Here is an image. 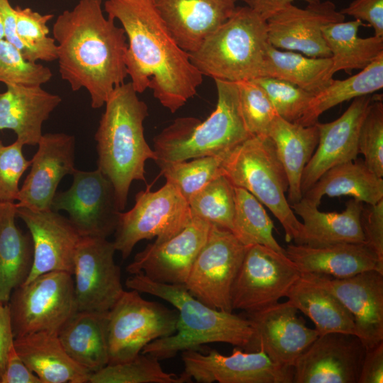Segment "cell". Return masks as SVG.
<instances>
[{"label":"cell","mask_w":383,"mask_h":383,"mask_svg":"<svg viewBox=\"0 0 383 383\" xmlns=\"http://www.w3.org/2000/svg\"><path fill=\"white\" fill-rule=\"evenodd\" d=\"M104 11L119 21L128 38L126 65L137 93L150 89L171 113L196 95L203 75L172 38L153 0H106Z\"/></svg>","instance_id":"obj_1"},{"label":"cell","mask_w":383,"mask_h":383,"mask_svg":"<svg viewBox=\"0 0 383 383\" xmlns=\"http://www.w3.org/2000/svg\"><path fill=\"white\" fill-rule=\"evenodd\" d=\"M101 0H80L52 26L59 73L74 91L85 89L93 109L103 106L128 76L126 35L104 15Z\"/></svg>","instance_id":"obj_2"},{"label":"cell","mask_w":383,"mask_h":383,"mask_svg":"<svg viewBox=\"0 0 383 383\" xmlns=\"http://www.w3.org/2000/svg\"><path fill=\"white\" fill-rule=\"evenodd\" d=\"M126 286L169 302L179 315L176 332L150 343L141 353L161 360L172 358L179 352L198 350L209 343H226L250 350L254 331L248 317L207 306L194 297L184 284L157 282L143 274H135L126 279Z\"/></svg>","instance_id":"obj_3"},{"label":"cell","mask_w":383,"mask_h":383,"mask_svg":"<svg viewBox=\"0 0 383 383\" xmlns=\"http://www.w3.org/2000/svg\"><path fill=\"white\" fill-rule=\"evenodd\" d=\"M137 94L131 82L116 87L104 104L94 135L98 170L112 183L121 211L132 182H145V162L155 159L144 136L148 106Z\"/></svg>","instance_id":"obj_4"},{"label":"cell","mask_w":383,"mask_h":383,"mask_svg":"<svg viewBox=\"0 0 383 383\" xmlns=\"http://www.w3.org/2000/svg\"><path fill=\"white\" fill-rule=\"evenodd\" d=\"M213 80L217 104L206 120L177 118L154 138V161L157 165L204 156L225 155L251 136L240 113L237 83Z\"/></svg>","instance_id":"obj_5"},{"label":"cell","mask_w":383,"mask_h":383,"mask_svg":"<svg viewBox=\"0 0 383 383\" xmlns=\"http://www.w3.org/2000/svg\"><path fill=\"white\" fill-rule=\"evenodd\" d=\"M269 45L267 21L248 6H236L229 18L189 55L203 76L238 82L260 77Z\"/></svg>","instance_id":"obj_6"},{"label":"cell","mask_w":383,"mask_h":383,"mask_svg":"<svg viewBox=\"0 0 383 383\" xmlns=\"http://www.w3.org/2000/svg\"><path fill=\"white\" fill-rule=\"evenodd\" d=\"M223 174L266 206L282 224L287 243L296 242L302 227L285 193L288 179L267 135H251L223 156Z\"/></svg>","instance_id":"obj_7"},{"label":"cell","mask_w":383,"mask_h":383,"mask_svg":"<svg viewBox=\"0 0 383 383\" xmlns=\"http://www.w3.org/2000/svg\"><path fill=\"white\" fill-rule=\"evenodd\" d=\"M178 319L176 309L124 290L107 312L109 364L131 360L150 343L174 334Z\"/></svg>","instance_id":"obj_8"},{"label":"cell","mask_w":383,"mask_h":383,"mask_svg":"<svg viewBox=\"0 0 383 383\" xmlns=\"http://www.w3.org/2000/svg\"><path fill=\"white\" fill-rule=\"evenodd\" d=\"M15 338L48 331L58 333L77 311L72 275L52 271L14 289L9 299Z\"/></svg>","instance_id":"obj_9"},{"label":"cell","mask_w":383,"mask_h":383,"mask_svg":"<svg viewBox=\"0 0 383 383\" xmlns=\"http://www.w3.org/2000/svg\"><path fill=\"white\" fill-rule=\"evenodd\" d=\"M150 187L137 193L133 207L119 214L113 243L123 260L139 241L156 237L155 243H163L192 218L187 201L173 185L166 182L158 190L151 191Z\"/></svg>","instance_id":"obj_10"},{"label":"cell","mask_w":383,"mask_h":383,"mask_svg":"<svg viewBox=\"0 0 383 383\" xmlns=\"http://www.w3.org/2000/svg\"><path fill=\"white\" fill-rule=\"evenodd\" d=\"M301 275L286 254L249 245L231 289L233 311L250 314L279 302Z\"/></svg>","instance_id":"obj_11"},{"label":"cell","mask_w":383,"mask_h":383,"mask_svg":"<svg viewBox=\"0 0 383 383\" xmlns=\"http://www.w3.org/2000/svg\"><path fill=\"white\" fill-rule=\"evenodd\" d=\"M248 247L231 231L211 224L184 286L207 306L233 312L231 289Z\"/></svg>","instance_id":"obj_12"},{"label":"cell","mask_w":383,"mask_h":383,"mask_svg":"<svg viewBox=\"0 0 383 383\" xmlns=\"http://www.w3.org/2000/svg\"><path fill=\"white\" fill-rule=\"evenodd\" d=\"M72 175L71 187L56 192L51 209L67 211L82 237L107 238L114 233L121 213L112 183L98 169H76Z\"/></svg>","instance_id":"obj_13"},{"label":"cell","mask_w":383,"mask_h":383,"mask_svg":"<svg viewBox=\"0 0 383 383\" xmlns=\"http://www.w3.org/2000/svg\"><path fill=\"white\" fill-rule=\"evenodd\" d=\"M181 357V375L187 382L293 383L294 367L275 363L262 350L243 352L235 347L231 355H223L216 350L208 354L187 350Z\"/></svg>","instance_id":"obj_14"},{"label":"cell","mask_w":383,"mask_h":383,"mask_svg":"<svg viewBox=\"0 0 383 383\" xmlns=\"http://www.w3.org/2000/svg\"><path fill=\"white\" fill-rule=\"evenodd\" d=\"M115 251L106 238L81 237L72 274L77 311L107 312L124 291Z\"/></svg>","instance_id":"obj_15"},{"label":"cell","mask_w":383,"mask_h":383,"mask_svg":"<svg viewBox=\"0 0 383 383\" xmlns=\"http://www.w3.org/2000/svg\"><path fill=\"white\" fill-rule=\"evenodd\" d=\"M365 351L356 335H319L295 361L293 383H358Z\"/></svg>","instance_id":"obj_16"},{"label":"cell","mask_w":383,"mask_h":383,"mask_svg":"<svg viewBox=\"0 0 383 383\" xmlns=\"http://www.w3.org/2000/svg\"><path fill=\"white\" fill-rule=\"evenodd\" d=\"M345 16L330 0H318L299 8L289 4L267 20L270 44L313 57H331L322 29Z\"/></svg>","instance_id":"obj_17"},{"label":"cell","mask_w":383,"mask_h":383,"mask_svg":"<svg viewBox=\"0 0 383 383\" xmlns=\"http://www.w3.org/2000/svg\"><path fill=\"white\" fill-rule=\"evenodd\" d=\"M211 225L192 216L175 235L163 243L148 244L138 252L126 271L131 274H143L157 282L184 284L208 238Z\"/></svg>","instance_id":"obj_18"},{"label":"cell","mask_w":383,"mask_h":383,"mask_svg":"<svg viewBox=\"0 0 383 383\" xmlns=\"http://www.w3.org/2000/svg\"><path fill=\"white\" fill-rule=\"evenodd\" d=\"M16 216L28 228L33 248L31 270L24 283L52 271L72 275L74 255L82 236L69 218L52 209L25 207H17Z\"/></svg>","instance_id":"obj_19"},{"label":"cell","mask_w":383,"mask_h":383,"mask_svg":"<svg viewBox=\"0 0 383 383\" xmlns=\"http://www.w3.org/2000/svg\"><path fill=\"white\" fill-rule=\"evenodd\" d=\"M288 301L247 314L254 334L250 351L262 350L275 363L293 367L298 357L318 337Z\"/></svg>","instance_id":"obj_20"},{"label":"cell","mask_w":383,"mask_h":383,"mask_svg":"<svg viewBox=\"0 0 383 383\" xmlns=\"http://www.w3.org/2000/svg\"><path fill=\"white\" fill-rule=\"evenodd\" d=\"M38 146L30 160V170L20 189L16 206L44 211L51 209L61 179L76 170L75 139L63 133H45Z\"/></svg>","instance_id":"obj_21"},{"label":"cell","mask_w":383,"mask_h":383,"mask_svg":"<svg viewBox=\"0 0 383 383\" xmlns=\"http://www.w3.org/2000/svg\"><path fill=\"white\" fill-rule=\"evenodd\" d=\"M372 100L370 95L355 98L337 119L328 123H316L318 142L302 174L303 195L327 170L357 159L360 129Z\"/></svg>","instance_id":"obj_22"},{"label":"cell","mask_w":383,"mask_h":383,"mask_svg":"<svg viewBox=\"0 0 383 383\" xmlns=\"http://www.w3.org/2000/svg\"><path fill=\"white\" fill-rule=\"evenodd\" d=\"M320 275L353 316L365 348L383 342V272L367 270L344 279Z\"/></svg>","instance_id":"obj_23"},{"label":"cell","mask_w":383,"mask_h":383,"mask_svg":"<svg viewBox=\"0 0 383 383\" xmlns=\"http://www.w3.org/2000/svg\"><path fill=\"white\" fill-rule=\"evenodd\" d=\"M153 1L174 40L189 53L229 18L238 0Z\"/></svg>","instance_id":"obj_24"},{"label":"cell","mask_w":383,"mask_h":383,"mask_svg":"<svg viewBox=\"0 0 383 383\" xmlns=\"http://www.w3.org/2000/svg\"><path fill=\"white\" fill-rule=\"evenodd\" d=\"M285 252L301 273L344 279L367 270L383 272V259L365 243L322 247L289 244Z\"/></svg>","instance_id":"obj_25"},{"label":"cell","mask_w":383,"mask_h":383,"mask_svg":"<svg viewBox=\"0 0 383 383\" xmlns=\"http://www.w3.org/2000/svg\"><path fill=\"white\" fill-rule=\"evenodd\" d=\"M0 93V131L12 130L18 142L38 145L43 135L42 126L62 101L60 96L41 87L6 85Z\"/></svg>","instance_id":"obj_26"},{"label":"cell","mask_w":383,"mask_h":383,"mask_svg":"<svg viewBox=\"0 0 383 383\" xmlns=\"http://www.w3.org/2000/svg\"><path fill=\"white\" fill-rule=\"evenodd\" d=\"M290 206L303 220L295 244L322 247L343 243H365L360 225L363 203L355 199L348 200L341 213L322 212L318 206L304 197Z\"/></svg>","instance_id":"obj_27"},{"label":"cell","mask_w":383,"mask_h":383,"mask_svg":"<svg viewBox=\"0 0 383 383\" xmlns=\"http://www.w3.org/2000/svg\"><path fill=\"white\" fill-rule=\"evenodd\" d=\"M15 349L26 365L42 383H87L91 373L65 352L57 333L40 331L13 340Z\"/></svg>","instance_id":"obj_28"},{"label":"cell","mask_w":383,"mask_h":383,"mask_svg":"<svg viewBox=\"0 0 383 383\" xmlns=\"http://www.w3.org/2000/svg\"><path fill=\"white\" fill-rule=\"evenodd\" d=\"M285 297L313 322L318 335L331 332L356 335L353 316L320 274L301 273Z\"/></svg>","instance_id":"obj_29"},{"label":"cell","mask_w":383,"mask_h":383,"mask_svg":"<svg viewBox=\"0 0 383 383\" xmlns=\"http://www.w3.org/2000/svg\"><path fill=\"white\" fill-rule=\"evenodd\" d=\"M107 312L77 311L57 333L67 355L91 374L109 364Z\"/></svg>","instance_id":"obj_30"},{"label":"cell","mask_w":383,"mask_h":383,"mask_svg":"<svg viewBox=\"0 0 383 383\" xmlns=\"http://www.w3.org/2000/svg\"><path fill=\"white\" fill-rule=\"evenodd\" d=\"M268 136L287 177V200L290 204L297 203L303 198L301 182L304 170L318 145V128L316 123L304 126L277 116Z\"/></svg>","instance_id":"obj_31"},{"label":"cell","mask_w":383,"mask_h":383,"mask_svg":"<svg viewBox=\"0 0 383 383\" xmlns=\"http://www.w3.org/2000/svg\"><path fill=\"white\" fill-rule=\"evenodd\" d=\"M16 211L15 203H0V301L4 303L24 283L33 264L32 238L16 226Z\"/></svg>","instance_id":"obj_32"},{"label":"cell","mask_w":383,"mask_h":383,"mask_svg":"<svg viewBox=\"0 0 383 383\" xmlns=\"http://www.w3.org/2000/svg\"><path fill=\"white\" fill-rule=\"evenodd\" d=\"M350 196L363 204H374L383 199V179L363 160H354L327 170L303 197L319 206L323 196Z\"/></svg>","instance_id":"obj_33"},{"label":"cell","mask_w":383,"mask_h":383,"mask_svg":"<svg viewBox=\"0 0 383 383\" xmlns=\"http://www.w3.org/2000/svg\"><path fill=\"white\" fill-rule=\"evenodd\" d=\"M331 57H313L300 52L280 50L269 45L260 77L290 82L313 96L332 81Z\"/></svg>","instance_id":"obj_34"},{"label":"cell","mask_w":383,"mask_h":383,"mask_svg":"<svg viewBox=\"0 0 383 383\" xmlns=\"http://www.w3.org/2000/svg\"><path fill=\"white\" fill-rule=\"evenodd\" d=\"M362 26H365L362 21L355 19L330 23L323 28V38L331 52L333 76L340 70H361L383 53V37L358 36Z\"/></svg>","instance_id":"obj_35"},{"label":"cell","mask_w":383,"mask_h":383,"mask_svg":"<svg viewBox=\"0 0 383 383\" xmlns=\"http://www.w3.org/2000/svg\"><path fill=\"white\" fill-rule=\"evenodd\" d=\"M383 53L358 73L331 83L311 99L302 116L296 122L304 126L314 125L327 110L344 102L382 89Z\"/></svg>","instance_id":"obj_36"},{"label":"cell","mask_w":383,"mask_h":383,"mask_svg":"<svg viewBox=\"0 0 383 383\" xmlns=\"http://www.w3.org/2000/svg\"><path fill=\"white\" fill-rule=\"evenodd\" d=\"M234 191L235 236L246 246L262 245L286 254L273 236V223L260 201L243 188L234 187Z\"/></svg>","instance_id":"obj_37"},{"label":"cell","mask_w":383,"mask_h":383,"mask_svg":"<svg viewBox=\"0 0 383 383\" xmlns=\"http://www.w3.org/2000/svg\"><path fill=\"white\" fill-rule=\"evenodd\" d=\"M188 204L193 216L233 231L235 191L225 175L209 182L189 199Z\"/></svg>","instance_id":"obj_38"},{"label":"cell","mask_w":383,"mask_h":383,"mask_svg":"<svg viewBox=\"0 0 383 383\" xmlns=\"http://www.w3.org/2000/svg\"><path fill=\"white\" fill-rule=\"evenodd\" d=\"M159 360L149 354L140 353L131 360L109 364L90 374V383H183L180 374L165 372Z\"/></svg>","instance_id":"obj_39"},{"label":"cell","mask_w":383,"mask_h":383,"mask_svg":"<svg viewBox=\"0 0 383 383\" xmlns=\"http://www.w3.org/2000/svg\"><path fill=\"white\" fill-rule=\"evenodd\" d=\"M224 155H210L187 160L164 162L157 166L166 182L173 185L187 201L209 182L223 174Z\"/></svg>","instance_id":"obj_40"},{"label":"cell","mask_w":383,"mask_h":383,"mask_svg":"<svg viewBox=\"0 0 383 383\" xmlns=\"http://www.w3.org/2000/svg\"><path fill=\"white\" fill-rule=\"evenodd\" d=\"M14 10L17 35L26 48L25 60L33 62L56 60L57 44L53 38L48 36L50 30L47 26L53 15H42L28 7L16 6Z\"/></svg>","instance_id":"obj_41"},{"label":"cell","mask_w":383,"mask_h":383,"mask_svg":"<svg viewBox=\"0 0 383 383\" xmlns=\"http://www.w3.org/2000/svg\"><path fill=\"white\" fill-rule=\"evenodd\" d=\"M240 113L250 135H267L278 116L264 90L254 81L238 82Z\"/></svg>","instance_id":"obj_42"},{"label":"cell","mask_w":383,"mask_h":383,"mask_svg":"<svg viewBox=\"0 0 383 383\" xmlns=\"http://www.w3.org/2000/svg\"><path fill=\"white\" fill-rule=\"evenodd\" d=\"M50 68L23 58L5 39L0 40V82L6 85L41 87L52 78Z\"/></svg>","instance_id":"obj_43"},{"label":"cell","mask_w":383,"mask_h":383,"mask_svg":"<svg viewBox=\"0 0 383 383\" xmlns=\"http://www.w3.org/2000/svg\"><path fill=\"white\" fill-rule=\"evenodd\" d=\"M254 80L265 92L277 115L296 123L304 114L313 95L284 80L261 77Z\"/></svg>","instance_id":"obj_44"},{"label":"cell","mask_w":383,"mask_h":383,"mask_svg":"<svg viewBox=\"0 0 383 383\" xmlns=\"http://www.w3.org/2000/svg\"><path fill=\"white\" fill-rule=\"evenodd\" d=\"M370 104L358 137V152L374 173L383 177V103L376 99Z\"/></svg>","instance_id":"obj_45"},{"label":"cell","mask_w":383,"mask_h":383,"mask_svg":"<svg viewBox=\"0 0 383 383\" xmlns=\"http://www.w3.org/2000/svg\"><path fill=\"white\" fill-rule=\"evenodd\" d=\"M23 146L18 140L9 145L0 141V203L18 200L19 180L30 165L23 155Z\"/></svg>","instance_id":"obj_46"},{"label":"cell","mask_w":383,"mask_h":383,"mask_svg":"<svg viewBox=\"0 0 383 383\" xmlns=\"http://www.w3.org/2000/svg\"><path fill=\"white\" fill-rule=\"evenodd\" d=\"M360 225L365 243L383 259V199L374 204H363Z\"/></svg>","instance_id":"obj_47"},{"label":"cell","mask_w":383,"mask_h":383,"mask_svg":"<svg viewBox=\"0 0 383 383\" xmlns=\"http://www.w3.org/2000/svg\"><path fill=\"white\" fill-rule=\"evenodd\" d=\"M340 11L344 16L367 22L374 35L383 37V0H353Z\"/></svg>","instance_id":"obj_48"},{"label":"cell","mask_w":383,"mask_h":383,"mask_svg":"<svg viewBox=\"0 0 383 383\" xmlns=\"http://www.w3.org/2000/svg\"><path fill=\"white\" fill-rule=\"evenodd\" d=\"M0 383H42L38 377L23 362L14 345L11 348Z\"/></svg>","instance_id":"obj_49"},{"label":"cell","mask_w":383,"mask_h":383,"mask_svg":"<svg viewBox=\"0 0 383 383\" xmlns=\"http://www.w3.org/2000/svg\"><path fill=\"white\" fill-rule=\"evenodd\" d=\"M383 382V342L366 349L358 383Z\"/></svg>","instance_id":"obj_50"},{"label":"cell","mask_w":383,"mask_h":383,"mask_svg":"<svg viewBox=\"0 0 383 383\" xmlns=\"http://www.w3.org/2000/svg\"><path fill=\"white\" fill-rule=\"evenodd\" d=\"M13 340L9 304L0 301V379L5 370L7 356L13 345Z\"/></svg>","instance_id":"obj_51"},{"label":"cell","mask_w":383,"mask_h":383,"mask_svg":"<svg viewBox=\"0 0 383 383\" xmlns=\"http://www.w3.org/2000/svg\"><path fill=\"white\" fill-rule=\"evenodd\" d=\"M295 0H246L247 6L255 11L264 20L267 21L276 12L285 6L292 4ZM309 3L318 0H301Z\"/></svg>","instance_id":"obj_52"},{"label":"cell","mask_w":383,"mask_h":383,"mask_svg":"<svg viewBox=\"0 0 383 383\" xmlns=\"http://www.w3.org/2000/svg\"><path fill=\"white\" fill-rule=\"evenodd\" d=\"M4 39V29L2 18L0 14V40Z\"/></svg>","instance_id":"obj_53"},{"label":"cell","mask_w":383,"mask_h":383,"mask_svg":"<svg viewBox=\"0 0 383 383\" xmlns=\"http://www.w3.org/2000/svg\"><path fill=\"white\" fill-rule=\"evenodd\" d=\"M241 1H245L246 3V0H241Z\"/></svg>","instance_id":"obj_54"}]
</instances>
